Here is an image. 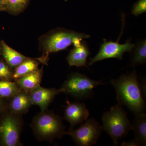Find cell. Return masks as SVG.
Instances as JSON below:
<instances>
[{
  "instance_id": "6da1fadb",
  "label": "cell",
  "mask_w": 146,
  "mask_h": 146,
  "mask_svg": "<svg viewBox=\"0 0 146 146\" xmlns=\"http://www.w3.org/2000/svg\"><path fill=\"white\" fill-rule=\"evenodd\" d=\"M144 82H139L135 71L129 74L123 75L117 79L111 80L119 103L125 106L135 115L144 114L145 111Z\"/></svg>"
},
{
  "instance_id": "7a4b0ae2",
  "label": "cell",
  "mask_w": 146,
  "mask_h": 146,
  "mask_svg": "<svg viewBox=\"0 0 146 146\" xmlns=\"http://www.w3.org/2000/svg\"><path fill=\"white\" fill-rule=\"evenodd\" d=\"M102 121V129L111 137L114 146L117 145L120 140L132 130V124L128 118L127 113L119 103L104 113Z\"/></svg>"
},
{
  "instance_id": "3957f363",
  "label": "cell",
  "mask_w": 146,
  "mask_h": 146,
  "mask_svg": "<svg viewBox=\"0 0 146 146\" xmlns=\"http://www.w3.org/2000/svg\"><path fill=\"white\" fill-rule=\"evenodd\" d=\"M33 129L40 138L52 140L65 134V127L59 116L51 112H42L35 118Z\"/></svg>"
},
{
  "instance_id": "277c9868",
  "label": "cell",
  "mask_w": 146,
  "mask_h": 146,
  "mask_svg": "<svg viewBox=\"0 0 146 146\" xmlns=\"http://www.w3.org/2000/svg\"><path fill=\"white\" fill-rule=\"evenodd\" d=\"M90 37L89 35L80 33L64 29H58L47 36L43 43L46 54L57 52L66 49L80 40Z\"/></svg>"
},
{
  "instance_id": "5b68a950",
  "label": "cell",
  "mask_w": 146,
  "mask_h": 146,
  "mask_svg": "<svg viewBox=\"0 0 146 146\" xmlns=\"http://www.w3.org/2000/svg\"><path fill=\"white\" fill-rule=\"evenodd\" d=\"M104 84L101 80L96 81L85 75L74 73L69 76L60 89L63 93L77 99L84 100L91 98L94 94V88Z\"/></svg>"
},
{
  "instance_id": "8992f818",
  "label": "cell",
  "mask_w": 146,
  "mask_h": 146,
  "mask_svg": "<svg viewBox=\"0 0 146 146\" xmlns=\"http://www.w3.org/2000/svg\"><path fill=\"white\" fill-rule=\"evenodd\" d=\"M102 126L94 118L86 119L76 129L71 127L65 134L70 135L80 146H90L96 143L102 134Z\"/></svg>"
},
{
  "instance_id": "52a82bcc",
  "label": "cell",
  "mask_w": 146,
  "mask_h": 146,
  "mask_svg": "<svg viewBox=\"0 0 146 146\" xmlns=\"http://www.w3.org/2000/svg\"><path fill=\"white\" fill-rule=\"evenodd\" d=\"M122 33L120 34L119 39L116 42L112 41H107L106 39H104V42L101 45L100 51L94 58L90 59L88 63L89 65L100 60L110 58H116L121 60L123 59V55L126 52H130L134 48L135 44L128 40L125 44H121L119 43Z\"/></svg>"
},
{
  "instance_id": "ba28073f",
  "label": "cell",
  "mask_w": 146,
  "mask_h": 146,
  "mask_svg": "<svg viewBox=\"0 0 146 146\" xmlns=\"http://www.w3.org/2000/svg\"><path fill=\"white\" fill-rule=\"evenodd\" d=\"M0 135L7 146H18L20 144V125L14 116L6 117L0 125Z\"/></svg>"
},
{
  "instance_id": "9c48e42d",
  "label": "cell",
  "mask_w": 146,
  "mask_h": 146,
  "mask_svg": "<svg viewBox=\"0 0 146 146\" xmlns=\"http://www.w3.org/2000/svg\"><path fill=\"white\" fill-rule=\"evenodd\" d=\"M63 93L61 89L44 88L40 85L29 92L32 105L39 106L42 112L46 111L47 108L56 96Z\"/></svg>"
},
{
  "instance_id": "30bf717a",
  "label": "cell",
  "mask_w": 146,
  "mask_h": 146,
  "mask_svg": "<svg viewBox=\"0 0 146 146\" xmlns=\"http://www.w3.org/2000/svg\"><path fill=\"white\" fill-rule=\"evenodd\" d=\"M67 102L64 119L70 124L72 127L81 124L88 119L89 112L84 104L78 102H70L68 100Z\"/></svg>"
},
{
  "instance_id": "8fae6325",
  "label": "cell",
  "mask_w": 146,
  "mask_h": 146,
  "mask_svg": "<svg viewBox=\"0 0 146 146\" xmlns=\"http://www.w3.org/2000/svg\"><path fill=\"white\" fill-rule=\"evenodd\" d=\"M90 54L88 45L84 41H82L81 44L74 47L71 50L67 58V60L70 67L76 66L87 67L86 65L87 58Z\"/></svg>"
},
{
  "instance_id": "7c38bea8",
  "label": "cell",
  "mask_w": 146,
  "mask_h": 146,
  "mask_svg": "<svg viewBox=\"0 0 146 146\" xmlns=\"http://www.w3.org/2000/svg\"><path fill=\"white\" fill-rule=\"evenodd\" d=\"M12 98L10 108L15 114L26 112L32 105L29 93L22 89Z\"/></svg>"
},
{
  "instance_id": "4fadbf2b",
  "label": "cell",
  "mask_w": 146,
  "mask_h": 146,
  "mask_svg": "<svg viewBox=\"0 0 146 146\" xmlns=\"http://www.w3.org/2000/svg\"><path fill=\"white\" fill-rule=\"evenodd\" d=\"M42 76V71L38 70L16 80V83L20 89L29 93L40 85Z\"/></svg>"
},
{
  "instance_id": "5bb4252c",
  "label": "cell",
  "mask_w": 146,
  "mask_h": 146,
  "mask_svg": "<svg viewBox=\"0 0 146 146\" xmlns=\"http://www.w3.org/2000/svg\"><path fill=\"white\" fill-rule=\"evenodd\" d=\"M132 125L134 131L135 141L138 146H145L146 144V116L145 113L135 115Z\"/></svg>"
},
{
  "instance_id": "9a60e30c",
  "label": "cell",
  "mask_w": 146,
  "mask_h": 146,
  "mask_svg": "<svg viewBox=\"0 0 146 146\" xmlns=\"http://www.w3.org/2000/svg\"><path fill=\"white\" fill-rule=\"evenodd\" d=\"M1 46L3 56L7 63L11 68H16L30 58L16 51L3 41L1 42Z\"/></svg>"
},
{
  "instance_id": "2e32d148",
  "label": "cell",
  "mask_w": 146,
  "mask_h": 146,
  "mask_svg": "<svg viewBox=\"0 0 146 146\" xmlns=\"http://www.w3.org/2000/svg\"><path fill=\"white\" fill-rule=\"evenodd\" d=\"M38 66L39 63L37 61L31 58H29L16 67L13 73V78L16 80L37 70H39Z\"/></svg>"
},
{
  "instance_id": "e0dca14e",
  "label": "cell",
  "mask_w": 146,
  "mask_h": 146,
  "mask_svg": "<svg viewBox=\"0 0 146 146\" xmlns=\"http://www.w3.org/2000/svg\"><path fill=\"white\" fill-rule=\"evenodd\" d=\"M132 58L131 65L134 67L140 64H145L146 61V40L144 39L134 46Z\"/></svg>"
},
{
  "instance_id": "ac0fdd59",
  "label": "cell",
  "mask_w": 146,
  "mask_h": 146,
  "mask_svg": "<svg viewBox=\"0 0 146 146\" xmlns=\"http://www.w3.org/2000/svg\"><path fill=\"white\" fill-rule=\"evenodd\" d=\"M21 90L16 82L8 80H0V97L12 98Z\"/></svg>"
},
{
  "instance_id": "d6986e66",
  "label": "cell",
  "mask_w": 146,
  "mask_h": 146,
  "mask_svg": "<svg viewBox=\"0 0 146 146\" xmlns=\"http://www.w3.org/2000/svg\"><path fill=\"white\" fill-rule=\"evenodd\" d=\"M29 0H7L5 9L13 14H18L25 9Z\"/></svg>"
},
{
  "instance_id": "ffe728a7",
  "label": "cell",
  "mask_w": 146,
  "mask_h": 146,
  "mask_svg": "<svg viewBox=\"0 0 146 146\" xmlns=\"http://www.w3.org/2000/svg\"><path fill=\"white\" fill-rule=\"evenodd\" d=\"M13 73L5 63L0 61V78L3 80L10 81L13 79Z\"/></svg>"
},
{
  "instance_id": "44dd1931",
  "label": "cell",
  "mask_w": 146,
  "mask_h": 146,
  "mask_svg": "<svg viewBox=\"0 0 146 146\" xmlns=\"http://www.w3.org/2000/svg\"><path fill=\"white\" fill-rule=\"evenodd\" d=\"M146 11V0H138L133 5L132 7V14L138 16L143 14Z\"/></svg>"
},
{
  "instance_id": "7402d4cb",
  "label": "cell",
  "mask_w": 146,
  "mask_h": 146,
  "mask_svg": "<svg viewBox=\"0 0 146 146\" xmlns=\"http://www.w3.org/2000/svg\"><path fill=\"white\" fill-rule=\"evenodd\" d=\"M122 146H138L137 144L136 143L135 141H130V142H124L122 144Z\"/></svg>"
},
{
  "instance_id": "603a6c76",
  "label": "cell",
  "mask_w": 146,
  "mask_h": 146,
  "mask_svg": "<svg viewBox=\"0 0 146 146\" xmlns=\"http://www.w3.org/2000/svg\"><path fill=\"white\" fill-rule=\"evenodd\" d=\"M5 10V6L2 0H0V11Z\"/></svg>"
},
{
  "instance_id": "cb8c5ba5",
  "label": "cell",
  "mask_w": 146,
  "mask_h": 146,
  "mask_svg": "<svg viewBox=\"0 0 146 146\" xmlns=\"http://www.w3.org/2000/svg\"><path fill=\"white\" fill-rule=\"evenodd\" d=\"M2 1H3V2L5 6V4L6 2V1H7V0H2Z\"/></svg>"
},
{
  "instance_id": "d4e9b609",
  "label": "cell",
  "mask_w": 146,
  "mask_h": 146,
  "mask_svg": "<svg viewBox=\"0 0 146 146\" xmlns=\"http://www.w3.org/2000/svg\"><path fill=\"white\" fill-rule=\"evenodd\" d=\"M0 53H1V48H0Z\"/></svg>"
},
{
  "instance_id": "484cf974",
  "label": "cell",
  "mask_w": 146,
  "mask_h": 146,
  "mask_svg": "<svg viewBox=\"0 0 146 146\" xmlns=\"http://www.w3.org/2000/svg\"><path fill=\"white\" fill-rule=\"evenodd\" d=\"M0 104H1V102H0Z\"/></svg>"
}]
</instances>
